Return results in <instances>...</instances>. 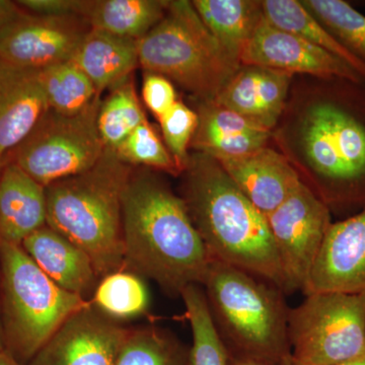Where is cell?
Instances as JSON below:
<instances>
[{
	"label": "cell",
	"mask_w": 365,
	"mask_h": 365,
	"mask_svg": "<svg viewBox=\"0 0 365 365\" xmlns=\"http://www.w3.org/2000/svg\"><path fill=\"white\" fill-rule=\"evenodd\" d=\"M271 143L336 215L365 208V85L294 78Z\"/></svg>",
	"instance_id": "cell-1"
},
{
	"label": "cell",
	"mask_w": 365,
	"mask_h": 365,
	"mask_svg": "<svg viewBox=\"0 0 365 365\" xmlns=\"http://www.w3.org/2000/svg\"><path fill=\"white\" fill-rule=\"evenodd\" d=\"M157 170L132 168L122 194L124 269L170 297L202 285L210 265L186 205Z\"/></svg>",
	"instance_id": "cell-2"
},
{
	"label": "cell",
	"mask_w": 365,
	"mask_h": 365,
	"mask_svg": "<svg viewBox=\"0 0 365 365\" xmlns=\"http://www.w3.org/2000/svg\"><path fill=\"white\" fill-rule=\"evenodd\" d=\"M180 194L211 260L272 283L283 292L279 258L262 215L217 160L190 153Z\"/></svg>",
	"instance_id": "cell-3"
},
{
	"label": "cell",
	"mask_w": 365,
	"mask_h": 365,
	"mask_svg": "<svg viewBox=\"0 0 365 365\" xmlns=\"http://www.w3.org/2000/svg\"><path fill=\"white\" fill-rule=\"evenodd\" d=\"M132 168L105 148L91 169L46 186L48 227L88 254L100 280L124 269L122 194Z\"/></svg>",
	"instance_id": "cell-4"
},
{
	"label": "cell",
	"mask_w": 365,
	"mask_h": 365,
	"mask_svg": "<svg viewBox=\"0 0 365 365\" xmlns=\"http://www.w3.org/2000/svg\"><path fill=\"white\" fill-rule=\"evenodd\" d=\"M201 287L228 357L292 364L290 307L280 288L216 260H211Z\"/></svg>",
	"instance_id": "cell-5"
},
{
	"label": "cell",
	"mask_w": 365,
	"mask_h": 365,
	"mask_svg": "<svg viewBox=\"0 0 365 365\" xmlns=\"http://www.w3.org/2000/svg\"><path fill=\"white\" fill-rule=\"evenodd\" d=\"M138 59L144 71L165 76L198 102L215 100L241 66L188 0L169 1L162 21L138 41Z\"/></svg>",
	"instance_id": "cell-6"
},
{
	"label": "cell",
	"mask_w": 365,
	"mask_h": 365,
	"mask_svg": "<svg viewBox=\"0 0 365 365\" xmlns=\"http://www.w3.org/2000/svg\"><path fill=\"white\" fill-rule=\"evenodd\" d=\"M0 302L6 352L23 365L69 317L90 304L53 282L23 247L2 241Z\"/></svg>",
	"instance_id": "cell-7"
},
{
	"label": "cell",
	"mask_w": 365,
	"mask_h": 365,
	"mask_svg": "<svg viewBox=\"0 0 365 365\" xmlns=\"http://www.w3.org/2000/svg\"><path fill=\"white\" fill-rule=\"evenodd\" d=\"M101 103L100 96L76 115L48 109L4 163H14L45 187L91 169L105 153L98 128Z\"/></svg>",
	"instance_id": "cell-8"
},
{
	"label": "cell",
	"mask_w": 365,
	"mask_h": 365,
	"mask_svg": "<svg viewBox=\"0 0 365 365\" xmlns=\"http://www.w3.org/2000/svg\"><path fill=\"white\" fill-rule=\"evenodd\" d=\"M292 359L307 365H340L365 354V294L317 292L290 307Z\"/></svg>",
	"instance_id": "cell-9"
},
{
	"label": "cell",
	"mask_w": 365,
	"mask_h": 365,
	"mask_svg": "<svg viewBox=\"0 0 365 365\" xmlns=\"http://www.w3.org/2000/svg\"><path fill=\"white\" fill-rule=\"evenodd\" d=\"M279 258L285 295L306 290L332 212L300 182L279 207L266 216Z\"/></svg>",
	"instance_id": "cell-10"
},
{
	"label": "cell",
	"mask_w": 365,
	"mask_h": 365,
	"mask_svg": "<svg viewBox=\"0 0 365 365\" xmlns=\"http://www.w3.org/2000/svg\"><path fill=\"white\" fill-rule=\"evenodd\" d=\"M91 26L83 16H46L21 11L0 31V58L42 69L73 58Z\"/></svg>",
	"instance_id": "cell-11"
},
{
	"label": "cell",
	"mask_w": 365,
	"mask_h": 365,
	"mask_svg": "<svg viewBox=\"0 0 365 365\" xmlns=\"http://www.w3.org/2000/svg\"><path fill=\"white\" fill-rule=\"evenodd\" d=\"M128 329L90 302L64 322L28 365H115Z\"/></svg>",
	"instance_id": "cell-12"
},
{
	"label": "cell",
	"mask_w": 365,
	"mask_h": 365,
	"mask_svg": "<svg viewBox=\"0 0 365 365\" xmlns=\"http://www.w3.org/2000/svg\"><path fill=\"white\" fill-rule=\"evenodd\" d=\"M240 61L241 66L267 67L294 76L343 78L360 83L365 81L338 57L294 34L275 28L265 18L242 50Z\"/></svg>",
	"instance_id": "cell-13"
},
{
	"label": "cell",
	"mask_w": 365,
	"mask_h": 365,
	"mask_svg": "<svg viewBox=\"0 0 365 365\" xmlns=\"http://www.w3.org/2000/svg\"><path fill=\"white\" fill-rule=\"evenodd\" d=\"M317 292L365 294V208L329 228L304 294Z\"/></svg>",
	"instance_id": "cell-14"
},
{
	"label": "cell",
	"mask_w": 365,
	"mask_h": 365,
	"mask_svg": "<svg viewBox=\"0 0 365 365\" xmlns=\"http://www.w3.org/2000/svg\"><path fill=\"white\" fill-rule=\"evenodd\" d=\"M48 109L41 69L0 58V158L28 136Z\"/></svg>",
	"instance_id": "cell-15"
},
{
	"label": "cell",
	"mask_w": 365,
	"mask_h": 365,
	"mask_svg": "<svg viewBox=\"0 0 365 365\" xmlns=\"http://www.w3.org/2000/svg\"><path fill=\"white\" fill-rule=\"evenodd\" d=\"M294 78L267 67L241 66L213 101L273 131Z\"/></svg>",
	"instance_id": "cell-16"
},
{
	"label": "cell",
	"mask_w": 365,
	"mask_h": 365,
	"mask_svg": "<svg viewBox=\"0 0 365 365\" xmlns=\"http://www.w3.org/2000/svg\"><path fill=\"white\" fill-rule=\"evenodd\" d=\"M218 162L265 216L279 207L302 182L287 158L270 145L245 157Z\"/></svg>",
	"instance_id": "cell-17"
},
{
	"label": "cell",
	"mask_w": 365,
	"mask_h": 365,
	"mask_svg": "<svg viewBox=\"0 0 365 365\" xmlns=\"http://www.w3.org/2000/svg\"><path fill=\"white\" fill-rule=\"evenodd\" d=\"M195 111L198 125L190 150L223 160L245 157L271 143L272 131L215 101L198 102Z\"/></svg>",
	"instance_id": "cell-18"
},
{
	"label": "cell",
	"mask_w": 365,
	"mask_h": 365,
	"mask_svg": "<svg viewBox=\"0 0 365 365\" xmlns=\"http://www.w3.org/2000/svg\"><path fill=\"white\" fill-rule=\"evenodd\" d=\"M21 247L53 282L91 302L100 278L86 252L48 225L31 235Z\"/></svg>",
	"instance_id": "cell-19"
},
{
	"label": "cell",
	"mask_w": 365,
	"mask_h": 365,
	"mask_svg": "<svg viewBox=\"0 0 365 365\" xmlns=\"http://www.w3.org/2000/svg\"><path fill=\"white\" fill-rule=\"evenodd\" d=\"M47 225L46 187L13 163L0 175V241L21 246Z\"/></svg>",
	"instance_id": "cell-20"
},
{
	"label": "cell",
	"mask_w": 365,
	"mask_h": 365,
	"mask_svg": "<svg viewBox=\"0 0 365 365\" xmlns=\"http://www.w3.org/2000/svg\"><path fill=\"white\" fill-rule=\"evenodd\" d=\"M72 61L85 72L101 95L133 76L139 66L138 41L91 29Z\"/></svg>",
	"instance_id": "cell-21"
},
{
	"label": "cell",
	"mask_w": 365,
	"mask_h": 365,
	"mask_svg": "<svg viewBox=\"0 0 365 365\" xmlns=\"http://www.w3.org/2000/svg\"><path fill=\"white\" fill-rule=\"evenodd\" d=\"M192 4L215 39L240 61L264 19L262 0H193Z\"/></svg>",
	"instance_id": "cell-22"
},
{
	"label": "cell",
	"mask_w": 365,
	"mask_h": 365,
	"mask_svg": "<svg viewBox=\"0 0 365 365\" xmlns=\"http://www.w3.org/2000/svg\"><path fill=\"white\" fill-rule=\"evenodd\" d=\"M169 0H90L91 29L139 41L162 21Z\"/></svg>",
	"instance_id": "cell-23"
},
{
	"label": "cell",
	"mask_w": 365,
	"mask_h": 365,
	"mask_svg": "<svg viewBox=\"0 0 365 365\" xmlns=\"http://www.w3.org/2000/svg\"><path fill=\"white\" fill-rule=\"evenodd\" d=\"M262 7L264 18L270 25L338 57L365 79V64L348 52L300 0H262Z\"/></svg>",
	"instance_id": "cell-24"
},
{
	"label": "cell",
	"mask_w": 365,
	"mask_h": 365,
	"mask_svg": "<svg viewBox=\"0 0 365 365\" xmlns=\"http://www.w3.org/2000/svg\"><path fill=\"white\" fill-rule=\"evenodd\" d=\"M189 349L168 329L129 328L115 365H188Z\"/></svg>",
	"instance_id": "cell-25"
},
{
	"label": "cell",
	"mask_w": 365,
	"mask_h": 365,
	"mask_svg": "<svg viewBox=\"0 0 365 365\" xmlns=\"http://www.w3.org/2000/svg\"><path fill=\"white\" fill-rule=\"evenodd\" d=\"M145 120L132 76L101 103L98 128L106 150H116Z\"/></svg>",
	"instance_id": "cell-26"
},
{
	"label": "cell",
	"mask_w": 365,
	"mask_h": 365,
	"mask_svg": "<svg viewBox=\"0 0 365 365\" xmlns=\"http://www.w3.org/2000/svg\"><path fill=\"white\" fill-rule=\"evenodd\" d=\"M49 109L63 115L85 111L98 95L88 76L72 60L41 69Z\"/></svg>",
	"instance_id": "cell-27"
},
{
	"label": "cell",
	"mask_w": 365,
	"mask_h": 365,
	"mask_svg": "<svg viewBox=\"0 0 365 365\" xmlns=\"http://www.w3.org/2000/svg\"><path fill=\"white\" fill-rule=\"evenodd\" d=\"M181 299L192 332L188 365H227V349L213 325L202 287L190 285Z\"/></svg>",
	"instance_id": "cell-28"
},
{
	"label": "cell",
	"mask_w": 365,
	"mask_h": 365,
	"mask_svg": "<svg viewBox=\"0 0 365 365\" xmlns=\"http://www.w3.org/2000/svg\"><path fill=\"white\" fill-rule=\"evenodd\" d=\"M91 302L110 318L121 322L145 314L150 294L143 278L122 269L100 280Z\"/></svg>",
	"instance_id": "cell-29"
},
{
	"label": "cell",
	"mask_w": 365,
	"mask_h": 365,
	"mask_svg": "<svg viewBox=\"0 0 365 365\" xmlns=\"http://www.w3.org/2000/svg\"><path fill=\"white\" fill-rule=\"evenodd\" d=\"M348 52L365 64V16L343 0H300Z\"/></svg>",
	"instance_id": "cell-30"
},
{
	"label": "cell",
	"mask_w": 365,
	"mask_h": 365,
	"mask_svg": "<svg viewBox=\"0 0 365 365\" xmlns=\"http://www.w3.org/2000/svg\"><path fill=\"white\" fill-rule=\"evenodd\" d=\"M114 153L122 163L130 167L146 168L174 177H179L182 173L148 120L139 125Z\"/></svg>",
	"instance_id": "cell-31"
},
{
	"label": "cell",
	"mask_w": 365,
	"mask_h": 365,
	"mask_svg": "<svg viewBox=\"0 0 365 365\" xmlns=\"http://www.w3.org/2000/svg\"><path fill=\"white\" fill-rule=\"evenodd\" d=\"M158 121L165 146L182 172L188 162L190 144L198 125V115L195 110L178 100Z\"/></svg>",
	"instance_id": "cell-32"
},
{
	"label": "cell",
	"mask_w": 365,
	"mask_h": 365,
	"mask_svg": "<svg viewBox=\"0 0 365 365\" xmlns=\"http://www.w3.org/2000/svg\"><path fill=\"white\" fill-rule=\"evenodd\" d=\"M143 98L148 110L158 120L177 102L174 83L165 76L145 71L143 83Z\"/></svg>",
	"instance_id": "cell-33"
},
{
	"label": "cell",
	"mask_w": 365,
	"mask_h": 365,
	"mask_svg": "<svg viewBox=\"0 0 365 365\" xmlns=\"http://www.w3.org/2000/svg\"><path fill=\"white\" fill-rule=\"evenodd\" d=\"M16 4L26 13L37 16L85 18L90 0H20Z\"/></svg>",
	"instance_id": "cell-34"
},
{
	"label": "cell",
	"mask_w": 365,
	"mask_h": 365,
	"mask_svg": "<svg viewBox=\"0 0 365 365\" xmlns=\"http://www.w3.org/2000/svg\"><path fill=\"white\" fill-rule=\"evenodd\" d=\"M23 11L16 1L0 0V31Z\"/></svg>",
	"instance_id": "cell-35"
},
{
	"label": "cell",
	"mask_w": 365,
	"mask_h": 365,
	"mask_svg": "<svg viewBox=\"0 0 365 365\" xmlns=\"http://www.w3.org/2000/svg\"><path fill=\"white\" fill-rule=\"evenodd\" d=\"M227 365H276L268 364V362L259 361V360L234 359V357H228Z\"/></svg>",
	"instance_id": "cell-36"
},
{
	"label": "cell",
	"mask_w": 365,
	"mask_h": 365,
	"mask_svg": "<svg viewBox=\"0 0 365 365\" xmlns=\"http://www.w3.org/2000/svg\"><path fill=\"white\" fill-rule=\"evenodd\" d=\"M0 365H23L20 362L14 359L11 355L7 354L6 352L0 353Z\"/></svg>",
	"instance_id": "cell-37"
},
{
	"label": "cell",
	"mask_w": 365,
	"mask_h": 365,
	"mask_svg": "<svg viewBox=\"0 0 365 365\" xmlns=\"http://www.w3.org/2000/svg\"><path fill=\"white\" fill-rule=\"evenodd\" d=\"M1 352H6V348H4V329H2L1 319V302H0V353Z\"/></svg>",
	"instance_id": "cell-38"
},
{
	"label": "cell",
	"mask_w": 365,
	"mask_h": 365,
	"mask_svg": "<svg viewBox=\"0 0 365 365\" xmlns=\"http://www.w3.org/2000/svg\"><path fill=\"white\" fill-rule=\"evenodd\" d=\"M340 365H365V354Z\"/></svg>",
	"instance_id": "cell-39"
},
{
	"label": "cell",
	"mask_w": 365,
	"mask_h": 365,
	"mask_svg": "<svg viewBox=\"0 0 365 365\" xmlns=\"http://www.w3.org/2000/svg\"><path fill=\"white\" fill-rule=\"evenodd\" d=\"M4 165H6V163H4V158H0V175H1V170L4 169Z\"/></svg>",
	"instance_id": "cell-40"
},
{
	"label": "cell",
	"mask_w": 365,
	"mask_h": 365,
	"mask_svg": "<svg viewBox=\"0 0 365 365\" xmlns=\"http://www.w3.org/2000/svg\"><path fill=\"white\" fill-rule=\"evenodd\" d=\"M290 365H307V364H300V362L295 361L294 359H292V364H290Z\"/></svg>",
	"instance_id": "cell-41"
},
{
	"label": "cell",
	"mask_w": 365,
	"mask_h": 365,
	"mask_svg": "<svg viewBox=\"0 0 365 365\" xmlns=\"http://www.w3.org/2000/svg\"><path fill=\"white\" fill-rule=\"evenodd\" d=\"M364 85H365V81H364Z\"/></svg>",
	"instance_id": "cell-42"
}]
</instances>
